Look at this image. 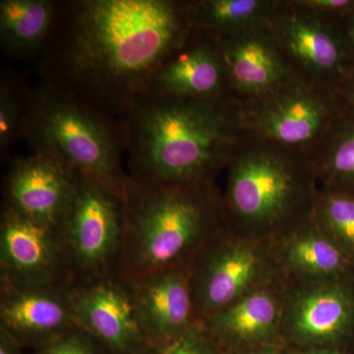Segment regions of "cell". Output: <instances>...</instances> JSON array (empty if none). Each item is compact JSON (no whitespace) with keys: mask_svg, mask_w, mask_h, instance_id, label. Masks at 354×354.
<instances>
[{"mask_svg":"<svg viewBox=\"0 0 354 354\" xmlns=\"http://www.w3.org/2000/svg\"><path fill=\"white\" fill-rule=\"evenodd\" d=\"M319 165L337 187L354 188V109L342 111L324 136Z\"/></svg>","mask_w":354,"mask_h":354,"instance_id":"22","label":"cell"},{"mask_svg":"<svg viewBox=\"0 0 354 354\" xmlns=\"http://www.w3.org/2000/svg\"><path fill=\"white\" fill-rule=\"evenodd\" d=\"M191 32L185 2L59 1L55 28L32 62L44 82L122 118Z\"/></svg>","mask_w":354,"mask_h":354,"instance_id":"1","label":"cell"},{"mask_svg":"<svg viewBox=\"0 0 354 354\" xmlns=\"http://www.w3.org/2000/svg\"><path fill=\"white\" fill-rule=\"evenodd\" d=\"M227 85L216 39L192 31L160 65L144 94L204 99L227 95Z\"/></svg>","mask_w":354,"mask_h":354,"instance_id":"15","label":"cell"},{"mask_svg":"<svg viewBox=\"0 0 354 354\" xmlns=\"http://www.w3.org/2000/svg\"><path fill=\"white\" fill-rule=\"evenodd\" d=\"M230 160L227 211L252 234L281 227L312 196L309 171L288 149L256 147Z\"/></svg>","mask_w":354,"mask_h":354,"instance_id":"5","label":"cell"},{"mask_svg":"<svg viewBox=\"0 0 354 354\" xmlns=\"http://www.w3.org/2000/svg\"><path fill=\"white\" fill-rule=\"evenodd\" d=\"M305 354H337V353H333V351H310V353H307Z\"/></svg>","mask_w":354,"mask_h":354,"instance_id":"31","label":"cell"},{"mask_svg":"<svg viewBox=\"0 0 354 354\" xmlns=\"http://www.w3.org/2000/svg\"><path fill=\"white\" fill-rule=\"evenodd\" d=\"M277 7L264 0H203L185 2V13L191 31L218 39L269 27Z\"/></svg>","mask_w":354,"mask_h":354,"instance_id":"20","label":"cell"},{"mask_svg":"<svg viewBox=\"0 0 354 354\" xmlns=\"http://www.w3.org/2000/svg\"><path fill=\"white\" fill-rule=\"evenodd\" d=\"M288 6L281 12L277 8L269 26L279 48L312 78L341 86L354 73V48L344 26L293 2Z\"/></svg>","mask_w":354,"mask_h":354,"instance_id":"10","label":"cell"},{"mask_svg":"<svg viewBox=\"0 0 354 354\" xmlns=\"http://www.w3.org/2000/svg\"><path fill=\"white\" fill-rule=\"evenodd\" d=\"M339 97L348 108L354 109V73L339 88Z\"/></svg>","mask_w":354,"mask_h":354,"instance_id":"29","label":"cell"},{"mask_svg":"<svg viewBox=\"0 0 354 354\" xmlns=\"http://www.w3.org/2000/svg\"><path fill=\"white\" fill-rule=\"evenodd\" d=\"M281 321L288 334L301 344L334 342L354 322L353 295L335 279L315 281L290 297Z\"/></svg>","mask_w":354,"mask_h":354,"instance_id":"17","label":"cell"},{"mask_svg":"<svg viewBox=\"0 0 354 354\" xmlns=\"http://www.w3.org/2000/svg\"><path fill=\"white\" fill-rule=\"evenodd\" d=\"M79 180L80 172L55 156L32 153L13 158L3 177L2 205L59 230L75 197Z\"/></svg>","mask_w":354,"mask_h":354,"instance_id":"11","label":"cell"},{"mask_svg":"<svg viewBox=\"0 0 354 354\" xmlns=\"http://www.w3.org/2000/svg\"><path fill=\"white\" fill-rule=\"evenodd\" d=\"M211 337L201 323H195L174 346L165 349L149 348V354H215Z\"/></svg>","mask_w":354,"mask_h":354,"instance_id":"26","label":"cell"},{"mask_svg":"<svg viewBox=\"0 0 354 354\" xmlns=\"http://www.w3.org/2000/svg\"><path fill=\"white\" fill-rule=\"evenodd\" d=\"M76 328L113 354H145L150 348L140 325L131 283L120 274L69 285Z\"/></svg>","mask_w":354,"mask_h":354,"instance_id":"8","label":"cell"},{"mask_svg":"<svg viewBox=\"0 0 354 354\" xmlns=\"http://www.w3.org/2000/svg\"><path fill=\"white\" fill-rule=\"evenodd\" d=\"M283 254L290 269L314 281L335 279L346 267L344 253L317 227L295 232Z\"/></svg>","mask_w":354,"mask_h":354,"instance_id":"21","label":"cell"},{"mask_svg":"<svg viewBox=\"0 0 354 354\" xmlns=\"http://www.w3.org/2000/svg\"><path fill=\"white\" fill-rule=\"evenodd\" d=\"M256 99L244 121L266 141L288 150L324 138L344 111L329 91L295 77Z\"/></svg>","mask_w":354,"mask_h":354,"instance_id":"7","label":"cell"},{"mask_svg":"<svg viewBox=\"0 0 354 354\" xmlns=\"http://www.w3.org/2000/svg\"><path fill=\"white\" fill-rule=\"evenodd\" d=\"M281 311L274 293L257 288L201 324L211 337L232 342H260L277 329Z\"/></svg>","mask_w":354,"mask_h":354,"instance_id":"19","label":"cell"},{"mask_svg":"<svg viewBox=\"0 0 354 354\" xmlns=\"http://www.w3.org/2000/svg\"><path fill=\"white\" fill-rule=\"evenodd\" d=\"M140 325L151 348L176 344L196 322L190 265L129 279Z\"/></svg>","mask_w":354,"mask_h":354,"instance_id":"14","label":"cell"},{"mask_svg":"<svg viewBox=\"0 0 354 354\" xmlns=\"http://www.w3.org/2000/svg\"><path fill=\"white\" fill-rule=\"evenodd\" d=\"M104 348L91 335L74 328L55 341L38 348V354H101Z\"/></svg>","mask_w":354,"mask_h":354,"instance_id":"25","label":"cell"},{"mask_svg":"<svg viewBox=\"0 0 354 354\" xmlns=\"http://www.w3.org/2000/svg\"><path fill=\"white\" fill-rule=\"evenodd\" d=\"M293 3L330 17L342 18V20L354 11V0H299L293 1Z\"/></svg>","mask_w":354,"mask_h":354,"instance_id":"27","label":"cell"},{"mask_svg":"<svg viewBox=\"0 0 354 354\" xmlns=\"http://www.w3.org/2000/svg\"><path fill=\"white\" fill-rule=\"evenodd\" d=\"M227 85L239 94L260 97L292 78L285 53L269 27L215 39Z\"/></svg>","mask_w":354,"mask_h":354,"instance_id":"16","label":"cell"},{"mask_svg":"<svg viewBox=\"0 0 354 354\" xmlns=\"http://www.w3.org/2000/svg\"><path fill=\"white\" fill-rule=\"evenodd\" d=\"M251 354H272V353H265V351H262V353H251Z\"/></svg>","mask_w":354,"mask_h":354,"instance_id":"32","label":"cell"},{"mask_svg":"<svg viewBox=\"0 0 354 354\" xmlns=\"http://www.w3.org/2000/svg\"><path fill=\"white\" fill-rule=\"evenodd\" d=\"M127 174L172 184L211 183L230 160L241 113L227 95L137 97L123 118Z\"/></svg>","mask_w":354,"mask_h":354,"instance_id":"2","label":"cell"},{"mask_svg":"<svg viewBox=\"0 0 354 354\" xmlns=\"http://www.w3.org/2000/svg\"><path fill=\"white\" fill-rule=\"evenodd\" d=\"M0 279L30 285L71 283L59 230L1 205Z\"/></svg>","mask_w":354,"mask_h":354,"instance_id":"12","label":"cell"},{"mask_svg":"<svg viewBox=\"0 0 354 354\" xmlns=\"http://www.w3.org/2000/svg\"><path fill=\"white\" fill-rule=\"evenodd\" d=\"M59 1L1 0L0 46L12 59L34 62L55 28Z\"/></svg>","mask_w":354,"mask_h":354,"instance_id":"18","label":"cell"},{"mask_svg":"<svg viewBox=\"0 0 354 354\" xmlns=\"http://www.w3.org/2000/svg\"><path fill=\"white\" fill-rule=\"evenodd\" d=\"M317 228L344 253L354 254V195L334 191L322 198L316 209Z\"/></svg>","mask_w":354,"mask_h":354,"instance_id":"23","label":"cell"},{"mask_svg":"<svg viewBox=\"0 0 354 354\" xmlns=\"http://www.w3.org/2000/svg\"><path fill=\"white\" fill-rule=\"evenodd\" d=\"M265 271L259 247L215 235L190 264L196 322L204 323L255 290Z\"/></svg>","mask_w":354,"mask_h":354,"instance_id":"9","label":"cell"},{"mask_svg":"<svg viewBox=\"0 0 354 354\" xmlns=\"http://www.w3.org/2000/svg\"><path fill=\"white\" fill-rule=\"evenodd\" d=\"M24 346L0 328V354H22Z\"/></svg>","mask_w":354,"mask_h":354,"instance_id":"28","label":"cell"},{"mask_svg":"<svg viewBox=\"0 0 354 354\" xmlns=\"http://www.w3.org/2000/svg\"><path fill=\"white\" fill-rule=\"evenodd\" d=\"M70 283H13L0 279V328L23 346L39 348L76 328Z\"/></svg>","mask_w":354,"mask_h":354,"instance_id":"13","label":"cell"},{"mask_svg":"<svg viewBox=\"0 0 354 354\" xmlns=\"http://www.w3.org/2000/svg\"><path fill=\"white\" fill-rule=\"evenodd\" d=\"M20 139L32 153L55 156L84 176L125 192L124 123L75 95L44 81L27 87Z\"/></svg>","mask_w":354,"mask_h":354,"instance_id":"4","label":"cell"},{"mask_svg":"<svg viewBox=\"0 0 354 354\" xmlns=\"http://www.w3.org/2000/svg\"><path fill=\"white\" fill-rule=\"evenodd\" d=\"M218 216L211 183L172 184L129 177L118 274L133 279L190 265L218 234Z\"/></svg>","mask_w":354,"mask_h":354,"instance_id":"3","label":"cell"},{"mask_svg":"<svg viewBox=\"0 0 354 354\" xmlns=\"http://www.w3.org/2000/svg\"><path fill=\"white\" fill-rule=\"evenodd\" d=\"M72 283L118 274L124 236V193L80 174L59 227Z\"/></svg>","mask_w":354,"mask_h":354,"instance_id":"6","label":"cell"},{"mask_svg":"<svg viewBox=\"0 0 354 354\" xmlns=\"http://www.w3.org/2000/svg\"><path fill=\"white\" fill-rule=\"evenodd\" d=\"M27 87L15 77H0V155L6 160L11 147L20 139Z\"/></svg>","mask_w":354,"mask_h":354,"instance_id":"24","label":"cell"},{"mask_svg":"<svg viewBox=\"0 0 354 354\" xmlns=\"http://www.w3.org/2000/svg\"><path fill=\"white\" fill-rule=\"evenodd\" d=\"M344 28L346 30V36H348L349 41H351V46L354 48V11L344 18Z\"/></svg>","mask_w":354,"mask_h":354,"instance_id":"30","label":"cell"}]
</instances>
